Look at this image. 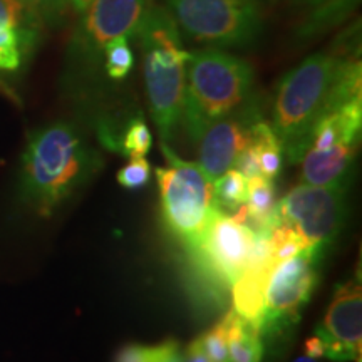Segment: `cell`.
<instances>
[{"label": "cell", "mask_w": 362, "mask_h": 362, "mask_svg": "<svg viewBox=\"0 0 362 362\" xmlns=\"http://www.w3.org/2000/svg\"><path fill=\"white\" fill-rule=\"evenodd\" d=\"M361 59L354 52L312 54L279 83L272 107V129L284 158L300 161L317 121L334 107L362 96Z\"/></svg>", "instance_id": "6da1fadb"}, {"label": "cell", "mask_w": 362, "mask_h": 362, "mask_svg": "<svg viewBox=\"0 0 362 362\" xmlns=\"http://www.w3.org/2000/svg\"><path fill=\"white\" fill-rule=\"evenodd\" d=\"M98 166L99 160L74 126H45L30 136L22 156V198L39 215L51 216Z\"/></svg>", "instance_id": "7a4b0ae2"}, {"label": "cell", "mask_w": 362, "mask_h": 362, "mask_svg": "<svg viewBox=\"0 0 362 362\" xmlns=\"http://www.w3.org/2000/svg\"><path fill=\"white\" fill-rule=\"evenodd\" d=\"M143 45L144 84L151 116L163 143L171 141L183 110L189 52L180 27L163 6H149L138 30Z\"/></svg>", "instance_id": "3957f363"}, {"label": "cell", "mask_w": 362, "mask_h": 362, "mask_svg": "<svg viewBox=\"0 0 362 362\" xmlns=\"http://www.w3.org/2000/svg\"><path fill=\"white\" fill-rule=\"evenodd\" d=\"M255 72L245 59L206 47L189 52L181 117L192 141L250 101Z\"/></svg>", "instance_id": "277c9868"}, {"label": "cell", "mask_w": 362, "mask_h": 362, "mask_svg": "<svg viewBox=\"0 0 362 362\" xmlns=\"http://www.w3.org/2000/svg\"><path fill=\"white\" fill-rule=\"evenodd\" d=\"M325 250L307 247L277 265L267 285L259 325L262 344L275 352L291 339L300 312L310 300L320 277Z\"/></svg>", "instance_id": "5b68a950"}, {"label": "cell", "mask_w": 362, "mask_h": 362, "mask_svg": "<svg viewBox=\"0 0 362 362\" xmlns=\"http://www.w3.org/2000/svg\"><path fill=\"white\" fill-rule=\"evenodd\" d=\"M168 168H156L161 214L166 226L189 250L198 243L214 211V181L206 178L197 163L180 160L165 143L161 144Z\"/></svg>", "instance_id": "8992f818"}, {"label": "cell", "mask_w": 362, "mask_h": 362, "mask_svg": "<svg viewBox=\"0 0 362 362\" xmlns=\"http://www.w3.org/2000/svg\"><path fill=\"white\" fill-rule=\"evenodd\" d=\"M181 30L208 47H243L262 33L257 0H165Z\"/></svg>", "instance_id": "52a82bcc"}, {"label": "cell", "mask_w": 362, "mask_h": 362, "mask_svg": "<svg viewBox=\"0 0 362 362\" xmlns=\"http://www.w3.org/2000/svg\"><path fill=\"white\" fill-rule=\"evenodd\" d=\"M257 237L252 228L216 208L202 238L188 250L194 272L221 293L226 292L250 264Z\"/></svg>", "instance_id": "ba28073f"}, {"label": "cell", "mask_w": 362, "mask_h": 362, "mask_svg": "<svg viewBox=\"0 0 362 362\" xmlns=\"http://www.w3.org/2000/svg\"><path fill=\"white\" fill-rule=\"evenodd\" d=\"M277 208L280 221L296 230L307 247L327 252L346 223V188L302 183L285 194Z\"/></svg>", "instance_id": "9c48e42d"}, {"label": "cell", "mask_w": 362, "mask_h": 362, "mask_svg": "<svg viewBox=\"0 0 362 362\" xmlns=\"http://www.w3.org/2000/svg\"><path fill=\"white\" fill-rule=\"evenodd\" d=\"M315 336L324 344V357L334 362H361L362 292L357 277L339 284Z\"/></svg>", "instance_id": "30bf717a"}, {"label": "cell", "mask_w": 362, "mask_h": 362, "mask_svg": "<svg viewBox=\"0 0 362 362\" xmlns=\"http://www.w3.org/2000/svg\"><path fill=\"white\" fill-rule=\"evenodd\" d=\"M148 0H90L78 33V44L88 56H98L111 40L138 35Z\"/></svg>", "instance_id": "8fae6325"}, {"label": "cell", "mask_w": 362, "mask_h": 362, "mask_svg": "<svg viewBox=\"0 0 362 362\" xmlns=\"http://www.w3.org/2000/svg\"><path fill=\"white\" fill-rule=\"evenodd\" d=\"M260 115L253 104H247L233 115L215 121L198 139V163L210 181H215L228 170L243 148L250 141L252 126Z\"/></svg>", "instance_id": "7c38bea8"}, {"label": "cell", "mask_w": 362, "mask_h": 362, "mask_svg": "<svg viewBox=\"0 0 362 362\" xmlns=\"http://www.w3.org/2000/svg\"><path fill=\"white\" fill-rule=\"evenodd\" d=\"M359 141H341L327 149H305L300 158L302 183L346 188L351 181Z\"/></svg>", "instance_id": "4fadbf2b"}, {"label": "cell", "mask_w": 362, "mask_h": 362, "mask_svg": "<svg viewBox=\"0 0 362 362\" xmlns=\"http://www.w3.org/2000/svg\"><path fill=\"white\" fill-rule=\"evenodd\" d=\"M291 4L300 13L298 34L312 37L342 24L356 11L359 0H291Z\"/></svg>", "instance_id": "5bb4252c"}, {"label": "cell", "mask_w": 362, "mask_h": 362, "mask_svg": "<svg viewBox=\"0 0 362 362\" xmlns=\"http://www.w3.org/2000/svg\"><path fill=\"white\" fill-rule=\"evenodd\" d=\"M226 349L230 362H262L265 352L259 330L235 310L226 314Z\"/></svg>", "instance_id": "9a60e30c"}, {"label": "cell", "mask_w": 362, "mask_h": 362, "mask_svg": "<svg viewBox=\"0 0 362 362\" xmlns=\"http://www.w3.org/2000/svg\"><path fill=\"white\" fill-rule=\"evenodd\" d=\"M250 144L259 158L262 178L274 181L282 171L284 151L270 123H267L262 117L252 126Z\"/></svg>", "instance_id": "2e32d148"}, {"label": "cell", "mask_w": 362, "mask_h": 362, "mask_svg": "<svg viewBox=\"0 0 362 362\" xmlns=\"http://www.w3.org/2000/svg\"><path fill=\"white\" fill-rule=\"evenodd\" d=\"M248 194V180L238 170H228L214 181V203L223 214L233 215L245 205Z\"/></svg>", "instance_id": "e0dca14e"}, {"label": "cell", "mask_w": 362, "mask_h": 362, "mask_svg": "<svg viewBox=\"0 0 362 362\" xmlns=\"http://www.w3.org/2000/svg\"><path fill=\"white\" fill-rule=\"evenodd\" d=\"M104 69L106 74L115 81H123L128 78V74L134 66V54L131 51L129 39L117 37L111 40L104 47Z\"/></svg>", "instance_id": "ac0fdd59"}, {"label": "cell", "mask_w": 362, "mask_h": 362, "mask_svg": "<svg viewBox=\"0 0 362 362\" xmlns=\"http://www.w3.org/2000/svg\"><path fill=\"white\" fill-rule=\"evenodd\" d=\"M153 146V134L143 117H133L121 138V151L129 158H144Z\"/></svg>", "instance_id": "d6986e66"}, {"label": "cell", "mask_w": 362, "mask_h": 362, "mask_svg": "<svg viewBox=\"0 0 362 362\" xmlns=\"http://www.w3.org/2000/svg\"><path fill=\"white\" fill-rule=\"evenodd\" d=\"M193 344L211 362H230L228 349H226V315L215 327L194 339Z\"/></svg>", "instance_id": "ffe728a7"}, {"label": "cell", "mask_w": 362, "mask_h": 362, "mask_svg": "<svg viewBox=\"0 0 362 362\" xmlns=\"http://www.w3.org/2000/svg\"><path fill=\"white\" fill-rule=\"evenodd\" d=\"M21 59V35L17 33V27H0V69H19Z\"/></svg>", "instance_id": "44dd1931"}, {"label": "cell", "mask_w": 362, "mask_h": 362, "mask_svg": "<svg viewBox=\"0 0 362 362\" xmlns=\"http://www.w3.org/2000/svg\"><path fill=\"white\" fill-rule=\"evenodd\" d=\"M151 165L146 158H131L128 165L117 171V183L126 189H141L151 180Z\"/></svg>", "instance_id": "7402d4cb"}, {"label": "cell", "mask_w": 362, "mask_h": 362, "mask_svg": "<svg viewBox=\"0 0 362 362\" xmlns=\"http://www.w3.org/2000/svg\"><path fill=\"white\" fill-rule=\"evenodd\" d=\"M166 342L156 346H143V344H128L117 351L115 362H156L166 349Z\"/></svg>", "instance_id": "603a6c76"}, {"label": "cell", "mask_w": 362, "mask_h": 362, "mask_svg": "<svg viewBox=\"0 0 362 362\" xmlns=\"http://www.w3.org/2000/svg\"><path fill=\"white\" fill-rule=\"evenodd\" d=\"M24 8L30 11L35 16L42 17L45 21L56 19L62 16L71 0H19Z\"/></svg>", "instance_id": "cb8c5ba5"}, {"label": "cell", "mask_w": 362, "mask_h": 362, "mask_svg": "<svg viewBox=\"0 0 362 362\" xmlns=\"http://www.w3.org/2000/svg\"><path fill=\"white\" fill-rule=\"evenodd\" d=\"M24 11L19 0H0V27H19L24 19Z\"/></svg>", "instance_id": "d4e9b609"}, {"label": "cell", "mask_w": 362, "mask_h": 362, "mask_svg": "<svg viewBox=\"0 0 362 362\" xmlns=\"http://www.w3.org/2000/svg\"><path fill=\"white\" fill-rule=\"evenodd\" d=\"M156 362H183V354H181L180 344L173 341V339H168L165 352H163L161 357Z\"/></svg>", "instance_id": "484cf974"}, {"label": "cell", "mask_w": 362, "mask_h": 362, "mask_svg": "<svg viewBox=\"0 0 362 362\" xmlns=\"http://www.w3.org/2000/svg\"><path fill=\"white\" fill-rule=\"evenodd\" d=\"M324 344L320 341L319 336H312L305 341V356L309 357H314V359H320V357H324Z\"/></svg>", "instance_id": "4316f807"}, {"label": "cell", "mask_w": 362, "mask_h": 362, "mask_svg": "<svg viewBox=\"0 0 362 362\" xmlns=\"http://www.w3.org/2000/svg\"><path fill=\"white\" fill-rule=\"evenodd\" d=\"M183 362H211V361L208 359V357L192 342L187 347V352L183 354Z\"/></svg>", "instance_id": "83f0119b"}, {"label": "cell", "mask_w": 362, "mask_h": 362, "mask_svg": "<svg viewBox=\"0 0 362 362\" xmlns=\"http://www.w3.org/2000/svg\"><path fill=\"white\" fill-rule=\"evenodd\" d=\"M71 4H72V6H74L76 8H78V11L84 12L86 8H88L89 4H90V0H71Z\"/></svg>", "instance_id": "f1b7e54d"}, {"label": "cell", "mask_w": 362, "mask_h": 362, "mask_svg": "<svg viewBox=\"0 0 362 362\" xmlns=\"http://www.w3.org/2000/svg\"><path fill=\"white\" fill-rule=\"evenodd\" d=\"M293 362H319L317 359H314V357H309V356H302V357H297L296 361Z\"/></svg>", "instance_id": "f546056e"}]
</instances>
